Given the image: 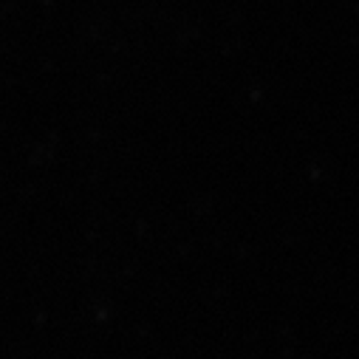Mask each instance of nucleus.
I'll return each instance as SVG.
<instances>
[]
</instances>
